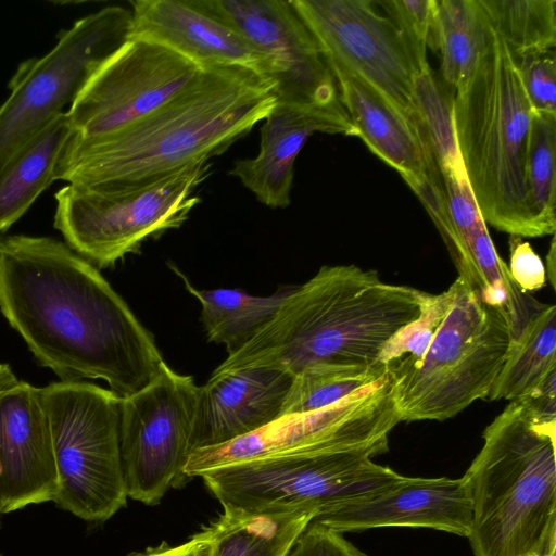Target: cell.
Masks as SVG:
<instances>
[{
    "label": "cell",
    "mask_w": 556,
    "mask_h": 556,
    "mask_svg": "<svg viewBox=\"0 0 556 556\" xmlns=\"http://www.w3.org/2000/svg\"><path fill=\"white\" fill-rule=\"evenodd\" d=\"M0 311L62 381L101 379L127 397L165 363L152 333L98 268L50 237L0 238Z\"/></svg>",
    "instance_id": "cell-1"
},
{
    "label": "cell",
    "mask_w": 556,
    "mask_h": 556,
    "mask_svg": "<svg viewBox=\"0 0 556 556\" xmlns=\"http://www.w3.org/2000/svg\"><path fill=\"white\" fill-rule=\"evenodd\" d=\"M427 295L374 269L325 265L214 371L263 367L294 377L315 366L386 367L384 354L421 316Z\"/></svg>",
    "instance_id": "cell-2"
},
{
    "label": "cell",
    "mask_w": 556,
    "mask_h": 556,
    "mask_svg": "<svg viewBox=\"0 0 556 556\" xmlns=\"http://www.w3.org/2000/svg\"><path fill=\"white\" fill-rule=\"evenodd\" d=\"M276 83L238 67H207L188 88L115 132L72 134L54 181L90 185L137 180L208 161L264 121L277 103Z\"/></svg>",
    "instance_id": "cell-3"
},
{
    "label": "cell",
    "mask_w": 556,
    "mask_h": 556,
    "mask_svg": "<svg viewBox=\"0 0 556 556\" xmlns=\"http://www.w3.org/2000/svg\"><path fill=\"white\" fill-rule=\"evenodd\" d=\"M510 344L504 315L460 278L428 293L387 365L401 421H444L486 400Z\"/></svg>",
    "instance_id": "cell-4"
},
{
    "label": "cell",
    "mask_w": 556,
    "mask_h": 556,
    "mask_svg": "<svg viewBox=\"0 0 556 556\" xmlns=\"http://www.w3.org/2000/svg\"><path fill=\"white\" fill-rule=\"evenodd\" d=\"M463 476L475 556L556 555V418L513 400L484 429Z\"/></svg>",
    "instance_id": "cell-5"
},
{
    "label": "cell",
    "mask_w": 556,
    "mask_h": 556,
    "mask_svg": "<svg viewBox=\"0 0 556 556\" xmlns=\"http://www.w3.org/2000/svg\"><path fill=\"white\" fill-rule=\"evenodd\" d=\"M532 114L516 60L489 23L473 73L454 93L455 137L485 224L521 238L542 237L526 182Z\"/></svg>",
    "instance_id": "cell-6"
},
{
    "label": "cell",
    "mask_w": 556,
    "mask_h": 556,
    "mask_svg": "<svg viewBox=\"0 0 556 556\" xmlns=\"http://www.w3.org/2000/svg\"><path fill=\"white\" fill-rule=\"evenodd\" d=\"M388 448L386 442L280 454L215 468L199 477L226 514L307 511L317 518L401 481L405 476L372 460Z\"/></svg>",
    "instance_id": "cell-7"
},
{
    "label": "cell",
    "mask_w": 556,
    "mask_h": 556,
    "mask_svg": "<svg viewBox=\"0 0 556 556\" xmlns=\"http://www.w3.org/2000/svg\"><path fill=\"white\" fill-rule=\"evenodd\" d=\"M210 174L211 163L199 161L137 180L67 184L54 194V228L91 264L113 266L148 238L180 227Z\"/></svg>",
    "instance_id": "cell-8"
},
{
    "label": "cell",
    "mask_w": 556,
    "mask_h": 556,
    "mask_svg": "<svg viewBox=\"0 0 556 556\" xmlns=\"http://www.w3.org/2000/svg\"><path fill=\"white\" fill-rule=\"evenodd\" d=\"M41 392L58 473L53 503L86 521L108 520L128 498L119 443L122 397L85 381L52 382Z\"/></svg>",
    "instance_id": "cell-9"
},
{
    "label": "cell",
    "mask_w": 556,
    "mask_h": 556,
    "mask_svg": "<svg viewBox=\"0 0 556 556\" xmlns=\"http://www.w3.org/2000/svg\"><path fill=\"white\" fill-rule=\"evenodd\" d=\"M131 11L105 7L59 33L54 47L20 64L0 104V169L54 116L126 39Z\"/></svg>",
    "instance_id": "cell-10"
},
{
    "label": "cell",
    "mask_w": 556,
    "mask_h": 556,
    "mask_svg": "<svg viewBox=\"0 0 556 556\" xmlns=\"http://www.w3.org/2000/svg\"><path fill=\"white\" fill-rule=\"evenodd\" d=\"M190 1L275 60L278 104L321 117L340 127L344 136L356 137L321 48L290 1Z\"/></svg>",
    "instance_id": "cell-11"
},
{
    "label": "cell",
    "mask_w": 556,
    "mask_h": 556,
    "mask_svg": "<svg viewBox=\"0 0 556 556\" xmlns=\"http://www.w3.org/2000/svg\"><path fill=\"white\" fill-rule=\"evenodd\" d=\"M401 422L389 375L318 410L283 415L227 443L193 451L186 479L227 465L316 450H348L389 442Z\"/></svg>",
    "instance_id": "cell-12"
},
{
    "label": "cell",
    "mask_w": 556,
    "mask_h": 556,
    "mask_svg": "<svg viewBox=\"0 0 556 556\" xmlns=\"http://www.w3.org/2000/svg\"><path fill=\"white\" fill-rule=\"evenodd\" d=\"M198 391L191 376L164 363L148 386L122 397L119 443L128 497L155 505L187 480Z\"/></svg>",
    "instance_id": "cell-13"
},
{
    "label": "cell",
    "mask_w": 556,
    "mask_h": 556,
    "mask_svg": "<svg viewBox=\"0 0 556 556\" xmlns=\"http://www.w3.org/2000/svg\"><path fill=\"white\" fill-rule=\"evenodd\" d=\"M203 67L153 41L127 38L87 79L66 111L73 135L102 137L151 114Z\"/></svg>",
    "instance_id": "cell-14"
},
{
    "label": "cell",
    "mask_w": 556,
    "mask_h": 556,
    "mask_svg": "<svg viewBox=\"0 0 556 556\" xmlns=\"http://www.w3.org/2000/svg\"><path fill=\"white\" fill-rule=\"evenodd\" d=\"M290 2L317 40L326 61L358 75L410 121L424 127L414 96L415 76L424 70L399 28L376 9L374 1Z\"/></svg>",
    "instance_id": "cell-15"
},
{
    "label": "cell",
    "mask_w": 556,
    "mask_h": 556,
    "mask_svg": "<svg viewBox=\"0 0 556 556\" xmlns=\"http://www.w3.org/2000/svg\"><path fill=\"white\" fill-rule=\"evenodd\" d=\"M2 514L54 502L58 473L41 388L17 381L0 397Z\"/></svg>",
    "instance_id": "cell-16"
},
{
    "label": "cell",
    "mask_w": 556,
    "mask_h": 556,
    "mask_svg": "<svg viewBox=\"0 0 556 556\" xmlns=\"http://www.w3.org/2000/svg\"><path fill=\"white\" fill-rule=\"evenodd\" d=\"M338 532L383 527L429 528L468 538L471 498L462 478L404 477L314 519Z\"/></svg>",
    "instance_id": "cell-17"
},
{
    "label": "cell",
    "mask_w": 556,
    "mask_h": 556,
    "mask_svg": "<svg viewBox=\"0 0 556 556\" xmlns=\"http://www.w3.org/2000/svg\"><path fill=\"white\" fill-rule=\"evenodd\" d=\"M127 38L162 45L203 68L238 67L274 80L275 60L190 0L131 1Z\"/></svg>",
    "instance_id": "cell-18"
},
{
    "label": "cell",
    "mask_w": 556,
    "mask_h": 556,
    "mask_svg": "<svg viewBox=\"0 0 556 556\" xmlns=\"http://www.w3.org/2000/svg\"><path fill=\"white\" fill-rule=\"evenodd\" d=\"M293 378L287 371L263 367L214 371L199 387L190 454L249 434L279 418Z\"/></svg>",
    "instance_id": "cell-19"
},
{
    "label": "cell",
    "mask_w": 556,
    "mask_h": 556,
    "mask_svg": "<svg viewBox=\"0 0 556 556\" xmlns=\"http://www.w3.org/2000/svg\"><path fill=\"white\" fill-rule=\"evenodd\" d=\"M356 137L412 187L441 181L426 130L410 121L358 75L326 61Z\"/></svg>",
    "instance_id": "cell-20"
},
{
    "label": "cell",
    "mask_w": 556,
    "mask_h": 556,
    "mask_svg": "<svg viewBox=\"0 0 556 556\" xmlns=\"http://www.w3.org/2000/svg\"><path fill=\"white\" fill-rule=\"evenodd\" d=\"M316 131L344 135L329 121L276 103L261 128L258 154L236 161L229 174L264 205L286 208L291 203L295 160Z\"/></svg>",
    "instance_id": "cell-21"
},
{
    "label": "cell",
    "mask_w": 556,
    "mask_h": 556,
    "mask_svg": "<svg viewBox=\"0 0 556 556\" xmlns=\"http://www.w3.org/2000/svg\"><path fill=\"white\" fill-rule=\"evenodd\" d=\"M66 112L50 119L0 169V231L17 222L53 181L60 155L72 136Z\"/></svg>",
    "instance_id": "cell-22"
},
{
    "label": "cell",
    "mask_w": 556,
    "mask_h": 556,
    "mask_svg": "<svg viewBox=\"0 0 556 556\" xmlns=\"http://www.w3.org/2000/svg\"><path fill=\"white\" fill-rule=\"evenodd\" d=\"M177 276L201 303V319L208 341L222 343L228 355L249 342L275 315L293 287L269 296H254L241 290H199L173 267Z\"/></svg>",
    "instance_id": "cell-23"
},
{
    "label": "cell",
    "mask_w": 556,
    "mask_h": 556,
    "mask_svg": "<svg viewBox=\"0 0 556 556\" xmlns=\"http://www.w3.org/2000/svg\"><path fill=\"white\" fill-rule=\"evenodd\" d=\"M553 372H556V306L543 304L510 342L488 400L523 397Z\"/></svg>",
    "instance_id": "cell-24"
},
{
    "label": "cell",
    "mask_w": 556,
    "mask_h": 556,
    "mask_svg": "<svg viewBox=\"0 0 556 556\" xmlns=\"http://www.w3.org/2000/svg\"><path fill=\"white\" fill-rule=\"evenodd\" d=\"M315 519L307 511L241 516L224 513L204 527L210 556H286L296 538Z\"/></svg>",
    "instance_id": "cell-25"
},
{
    "label": "cell",
    "mask_w": 556,
    "mask_h": 556,
    "mask_svg": "<svg viewBox=\"0 0 556 556\" xmlns=\"http://www.w3.org/2000/svg\"><path fill=\"white\" fill-rule=\"evenodd\" d=\"M489 37L479 0H437L435 46L442 83L454 93L468 83Z\"/></svg>",
    "instance_id": "cell-26"
},
{
    "label": "cell",
    "mask_w": 556,
    "mask_h": 556,
    "mask_svg": "<svg viewBox=\"0 0 556 556\" xmlns=\"http://www.w3.org/2000/svg\"><path fill=\"white\" fill-rule=\"evenodd\" d=\"M479 3L515 60L554 50L555 0H479Z\"/></svg>",
    "instance_id": "cell-27"
},
{
    "label": "cell",
    "mask_w": 556,
    "mask_h": 556,
    "mask_svg": "<svg viewBox=\"0 0 556 556\" xmlns=\"http://www.w3.org/2000/svg\"><path fill=\"white\" fill-rule=\"evenodd\" d=\"M388 374L387 367L315 366L294 376L282 415L321 409L367 388Z\"/></svg>",
    "instance_id": "cell-28"
},
{
    "label": "cell",
    "mask_w": 556,
    "mask_h": 556,
    "mask_svg": "<svg viewBox=\"0 0 556 556\" xmlns=\"http://www.w3.org/2000/svg\"><path fill=\"white\" fill-rule=\"evenodd\" d=\"M414 96L441 175L467 176L455 137L454 92L435 78L429 66L416 74Z\"/></svg>",
    "instance_id": "cell-29"
},
{
    "label": "cell",
    "mask_w": 556,
    "mask_h": 556,
    "mask_svg": "<svg viewBox=\"0 0 556 556\" xmlns=\"http://www.w3.org/2000/svg\"><path fill=\"white\" fill-rule=\"evenodd\" d=\"M556 114H532L526 182L529 201L542 237L555 235Z\"/></svg>",
    "instance_id": "cell-30"
},
{
    "label": "cell",
    "mask_w": 556,
    "mask_h": 556,
    "mask_svg": "<svg viewBox=\"0 0 556 556\" xmlns=\"http://www.w3.org/2000/svg\"><path fill=\"white\" fill-rule=\"evenodd\" d=\"M383 9L415 54L419 66H429L427 48L437 51V0H382L374 1Z\"/></svg>",
    "instance_id": "cell-31"
},
{
    "label": "cell",
    "mask_w": 556,
    "mask_h": 556,
    "mask_svg": "<svg viewBox=\"0 0 556 556\" xmlns=\"http://www.w3.org/2000/svg\"><path fill=\"white\" fill-rule=\"evenodd\" d=\"M527 99L535 113L556 114L555 51L527 54L516 60Z\"/></svg>",
    "instance_id": "cell-32"
},
{
    "label": "cell",
    "mask_w": 556,
    "mask_h": 556,
    "mask_svg": "<svg viewBox=\"0 0 556 556\" xmlns=\"http://www.w3.org/2000/svg\"><path fill=\"white\" fill-rule=\"evenodd\" d=\"M286 556H367L343 533L312 520L296 538Z\"/></svg>",
    "instance_id": "cell-33"
},
{
    "label": "cell",
    "mask_w": 556,
    "mask_h": 556,
    "mask_svg": "<svg viewBox=\"0 0 556 556\" xmlns=\"http://www.w3.org/2000/svg\"><path fill=\"white\" fill-rule=\"evenodd\" d=\"M507 268L513 281L525 292L540 290L546 283V271L542 260L530 243L521 237H509Z\"/></svg>",
    "instance_id": "cell-34"
},
{
    "label": "cell",
    "mask_w": 556,
    "mask_h": 556,
    "mask_svg": "<svg viewBox=\"0 0 556 556\" xmlns=\"http://www.w3.org/2000/svg\"><path fill=\"white\" fill-rule=\"evenodd\" d=\"M211 541L201 531L184 544L169 545L161 543L143 552L131 553L127 556H210Z\"/></svg>",
    "instance_id": "cell-35"
},
{
    "label": "cell",
    "mask_w": 556,
    "mask_h": 556,
    "mask_svg": "<svg viewBox=\"0 0 556 556\" xmlns=\"http://www.w3.org/2000/svg\"><path fill=\"white\" fill-rule=\"evenodd\" d=\"M17 381L18 380L14 372L12 371L11 367L8 364H0V397L9 388L14 386ZM1 515L2 513L0 508V518Z\"/></svg>",
    "instance_id": "cell-36"
},
{
    "label": "cell",
    "mask_w": 556,
    "mask_h": 556,
    "mask_svg": "<svg viewBox=\"0 0 556 556\" xmlns=\"http://www.w3.org/2000/svg\"><path fill=\"white\" fill-rule=\"evenodd\" d=\"M556 247H555V235H553L549 250L546 255V262H547V278L549 279V282L553 288H555V264H556Z\"/></svg>",
    "instance_id": "cell-37"
},
{
    "label": "cell",
    "mask_w": 556,
    "mask_h": 556,
    "mask_svg": "<svg viewBox=\"0 0 556 556\" xmlns=\"http://www.w3.org/2000/svg\"><path fill=\"white\" fill-rule=\"evenodd\" d=\"M556 556V555H555Z\"/></svg>",
    "instance_id": "cell-38"
}]
</instances>
